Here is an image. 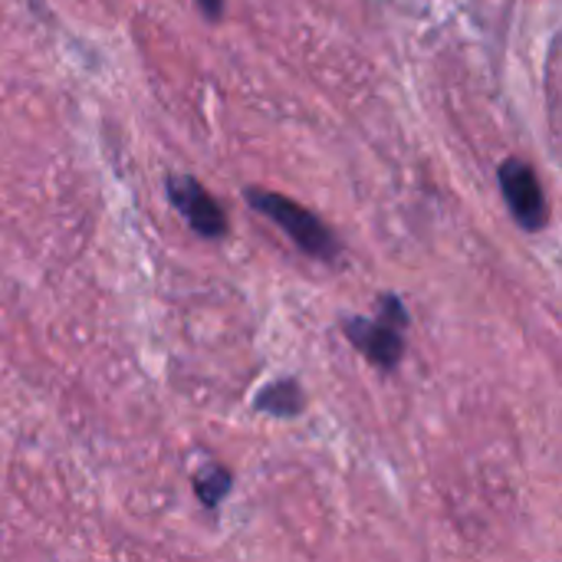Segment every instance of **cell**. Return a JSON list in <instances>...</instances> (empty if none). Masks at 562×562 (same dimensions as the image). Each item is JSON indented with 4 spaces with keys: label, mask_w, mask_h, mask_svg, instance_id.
<instances>
[{
    "label": "cell",
    "mask_w": 562,
    "mask_h": 562,
    "mask_svg": "<svg viewBox=\"0 0 562 562\" xmlns=\"http://www.w3.org/2000/svg\"><path fill=\"white\" fill-rule=\"evenodd\" d=\"M342 333L349 342H356L369 356V362H375L382 369H395L402 362V352H405L402 329L385 323L382 316L379 319H346Z\"/></svg>",
    "instance_id": "4"
},
{
    "label": "cell",
    "mask_w": 562,
    "mask_h": 562,
    "mask_svg": "<svg viewBox=\"0 0 562 562\" xmlns=\"http://www.w3.org/2000/svg\"><path fill=\"white\" fill-rule=\"evenodd\" d=\"M501 191L507 207L514 211V217L520 221V227L527 231H540L547 224V194L540 178L533 175V168L520 158H507L501 165Z\"/></svg>",
    "instance_id": "2"
},
{
    "label": "cell",
    "mask_w": 562,
    "mask_h": 562,
    "mask_svg": "<svg viewBox=\"0 0 562 562\" xmlns=\"http://www.w3.org/2000/svg\"><path fill=\"white\" fill-rule=\"evenodd\" d=\"M227 487H231V474L224 468H211V471L198 474V481H194V491L201 494V501L207 507H214L227 494Z\"/></svg>",
    "instance_id": "6"
},
{
    "label": "cell",
    "mask_w": 562,
    "mask_h": 562,
    "mask_svg": "<svg viewBox=\"0 0 562 562\" xmlns=\"http://www.w3.org/2000/svg\"><path fill=\"white\" fill-rule=\"evenodd\" d=\"M267 402H280V405H273V415H296L303 405V395H300V389L293 385V382H280V385H273V389H267L260 398H257V408H263Z\"/></svg>",
    "instance_id": "5"
},
{
    "label": "cell",
    "mask_w": 562,
    "mask_h": 562,
    "mask_svg": "<svg viewBox=\"0 0 562 562\" xmlns=\"http://www.w3.org/2000/svg\"><path fill=\"white\" fill-rule=\"evenodd\" d=\"M244 198L254 211L270 217L303 254H310L316 260H336L339 257V250H342L339 237L323 221H316L306 207L293 204L290 198H283L277 191H263V188H247Z\"/></svg>",
    "instance_id": "1"
},
{
    "label": "cell",
    "mask_w": 562,
    "mask_h": 562,
    "mask_svg": "<svg viewBox=\"0 0 562 562\" xmlns=\"http://www.w3.org/2000/svg\"><path fill=\"white\" fill-rule=\"evenodd\" d=\"M382 319L392 323V326H398V329L408 326V313H405V306H402L395 296H385V300H382Z\"/></svg>",
    "instance_id": "7"
},
{
    "label": "cell",
    "mask_w": 562,
    "mask_h": 562,
    "mask_svg": "<svg viewBox=\"0 0 562 562\" xmlns=\"http://www.w3.org/2000/svg\"><path fill=\"white\" fill-rule=\"evenodd\" d=\"M198 3H201V10H204L207 20H217L224 13V0H198Z\"/></svg>",
    "instance_id": "8"
},
{
    "label": "cell",
    "mask_w": 562,
    "mask_h": 562,
    "mask_svg": "<svg viewBox=\"0 0 562 562\" xmlns=\"http://www.w3.org/2000/svg\"><path fill=\"white\" fill-rule=\"evenodd\" d=\"M165 191L171 198V204L184 214V221L194 227V234L214 240V237H224L227 234V221H224V211L214 204V198L201 188V181L194 178H184V175H171L165 181Z\"/></svg>",
    "instance_id": "3"
}]
</instances>
